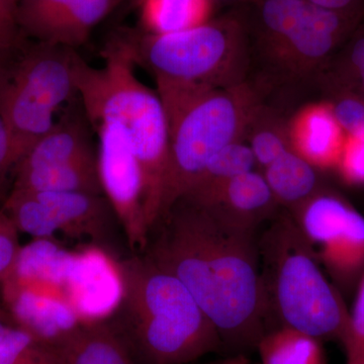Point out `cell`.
I'll return each mask as SVG.
<instances>
[{"label": "cell", "instance_id": "6da1fadb", "mask_svg": "<svg viewBox=\"0 0 364 364\" xmlns=\"http://www.w3.org/2000/svg\"><path fill=\"white\" fill-rule=\"evenodd\" d=\"M257 229L217 208L177 200L160 217L144 255L177 277L234 352L267 333Z\"/></svg>", "mask_w": 364, "mask_h": 364}, {"label": "cell", "instance_id": "7a4b0ae2", "mask_svg": "<svg viewBox=\"0 0 364 364\" xmlns=\"http://www.w3.org/2000/svg\"><path fill=\"white\" fill-rule=\"evenodd\" d=\"M105 65H88L76 53L77 93L90 123L119 127L135 153L144 178V213L148 231L162 214L170 163L168 122L158 92L136 78L133 62L116 37L102 52Z\"/></svg>", "mask_w": 364, "mask_h": 364}, {"label": "cell", "instance_id": "3957f363", "mask_svg": "<svg viewBox=\"0 0 364 364\" xmlns=\"http://www.w3.org/2000/svg\"><path fill=\"white\" fill-rule=\"evenodd\" d=\"M123 316L148 364H191L222 346L215 326L183 284L145 255L119 260Z\"/></svg>", "mask_w": 364, "mask_h": 364}, {"label": "cell", "instance_id": "277c9868", "mask_svg": "<svg viewBox=\"0 0 364 364\" xmlns=\"http://www.w3.org/2000/svg\"><path fill=\"white\" fill-rule=\"evenodd\" d=\"M156 83L166 112L170 143L162 215L191 193L218 152L242 140L259 107L243 83L228 88L162 80Z\"/></svg>", "mask_w": 364, "mask_h": 364}, {"label": "cell", "instance_id": "5b68a950", "mask_svg": "<svg viewBox=\"0 0 364 364\" xmlns=\"http://www.w3.org/2000/svg\"><path fill=\"white\" fill-rule=\"evenodd\" d=\"M267 316L315 339H343L349 315L289 215H275L258 239Z\"/></svg>", "mask_w": 364, "mask_h": 364}, {"label": "cell", "instance_id": "8992f818", "mask_svg": "<svg viewBox=\"0 0 364 364\" xmlns=\"http://www.w3.org/2000/svg\"><path fill=\"white\" fill-rule=\"evenodd\" d=\"M116 38L134 65L149 71L156 81L228 88L242 85L247 68V30L229 16L181 32L128 30Z\"/></svg>", "mask_w": 364, "mask_h": 364}, {"label": "cell", "instance_id": "52a82bcc", "mask_svg": "<svg viewBox=\"0 0 364 364\" xmlns=\"http://www.w3.org/2000/svg\"><path fill=\"white\" fill-rule=\"evenodd\" d=\"M254 6L261 44L296 74L324 64L363 16L329 11L308 0H260Z\"/></svg>", "mask_w": 364, "mask_h": 364}, {"label": "cell", "instance_id": "ba28073f", "mask_svg": "<svg viewBox=\"0 0 364 364\" xmlns=\"http://www.w3.org/2000/svg\"><path fill=\"white\" fill-rule=\"evenodd\" d=\"M294 222L335 279L347 282L364 268V217L348 203L318 191L293 210Z\"/></svg>", "mask_w": 364, "mask_h": 364}, {"label": "cell", "instance_id": "9c48e42d", "mask_svg": "<svg viewBox=\"0 0 364 364\" xmlns=\"http://www.w3.org/2000/svg\"><path fill=\"white\" fill-rule=\"evenodd\" d=\"M91 124L98 136L97 166L102 193L111 203L132 250L143 252L149 231L144 213L142 169L116 124L98 121Z\"/></svg>", "mask_w": 364, "mask_h": 364}, {"label": "cell", "instance_id": "30bf717a", "mask_svg": "<svg viewBox=\"0 0 364 364\" xmlns=\"http://www.w3.org/2000/svg\"><path fill=\"white\" fill-rule=\"evenodd\" d=\"M75 56L72 48L41 43L6 79V92L23 107L55 114L78 95L74 75Z\"/></svg>", "mask_w": 364, "mask_h": 364}, {"label": "cell", "instance_id": "8fae6325", "mask_svg": "<svg viewBox=\"0 0 364 364\" xmlns=\"http://www.w3.org/2000/svg\"><path fill=\"white\" fill-rule=\"evenodd\" d=\"M119 260L98 245L73 251L64 293L80 324L107 322L123 299Z\"/></svg>", "mask_w": 364, "mask_h": 364}, {"label": "cell", "instance_id": "7c38bea8", "mask_svg": "<svg viewBox=\"0 0 364 364\" xmlns=\"http://www.w3.org/2000/svg\"><path fill=\"white\" fill-rule=\"evenodd\" d=\"M119 0H21L16 23L40 43L74 48Z\"/></svg>", "mask_w": 364, "mask_h": 364}, {"label": "cell", "instance_id": "4fadbf2b", "mask_svg": "<svg viewBox=\"0 0 364 364\" xmlns=\"http://www.w3.org/2000/svg\"><path fill=\"white\" fill-rule=\"evenodd\" d=\"M0 287L4 306L16 325L41 343L52 344L80 325L62 289L9 282H1Z\"/></svg>", "mask_w": 364, "mask_h": 364}, {"label": "cell", "instance_id": "5bb4252c", "mask_svg": "<svg viewBox=\"0 0 364 364\" xmlns=\"http://www.w3.org/2000/svg\"><path fill=\"white\" fill-rule=\"evenodd\" d=\"M49 210L57 233L71 238L102 241L107 238L112 219L111 203L102 195L85 193H36Z\"/></svg>", "mask_w": 364, "mask_h": 364}, {"label": "cell", "instance_id": "9a60e30c", "mask_svg": "<svg viewBox=\"0 0 364 364\" xmlns=\"http://www.w3.org/2000/svg\"><path fill=\"white\" fill-rule=\"evenodd\" d=\"M191 202L219 208L255 229L274 218L279 205L264 176L255 170L232 177L200 200Z\"/></svg>", "mask_w": 364, "mask_h": 364}, {"label": "cell", "instance_id": "2e32d148", "mask_svg": "<svg viewBox=\"0 0 364 364\" xmlns=\"http://www.w3.org/2000/svg\"><path fill=\"white\" fill-rule=\"evenodd\" d=\"M291 149L316 168L338 164L345 134L328 104L314 105L299 112L289 128Z\"/></svg>", "mask_w": 364, "mask_h": 364}, {"label": "cell", "instance_id": "e0dca14e", "mask_svg": "<svg viewBox=\"0 0 364 364\" xmlns=\"http://www.w3.org/2000/svg\"><path fill=\"white\" fill-rule=\"evenodd\" d=\"M47 345L54 364H133L123 340L107 322L78 325Z\"/></svg>", "mask_w": 364, "mask_h": 364}, {"label": "cell", "instance_id": "ac0fdd59", "mask_svg": "<svg viewBox=\"0 0 364 364\" xmlns=\"http://www.w3.org/2000/svg\"><path fill=\"white\" fill-rule=\"evenodd\" d=\"M72 258L73 251L66 250L54 238L33 239L21 246L11 269L1 282L40 284L64 291Z\"/></svg>", "mask_w": 364, "mask_h": 364}, {"label": "cell", "instance_id": "d6986e66", "mask_svg": "<svg viewBox=\"0 0 364 364\" xmlns=\"http://www.w3.org/2000/svg\"><path fill=\"white\" fill-rule=\"evenodd\" d=\"M14 189L36 193H85L102 195L97 156L54 166L18 172Z\"/></svg>", "mask_w": 364, "mask_h": 364}, {"label": "cell", "instance_id": "ffe728a7", "mask_svg": "<svg viewBox=\"0 0 364 364\" xmlns=\"http://www.w3.org/2000/svg\"><path fill=\"white\" fill-rule=\"evenodd\" d=\"M97 156L80 122H61L39 139L18 163V172L54 166Z\"/></svg>", "mask_w": 364, "mask_h": 364}, {"label": "cell", "instance_id": "44dd1931", "mask_svg": "<svg viewBox=\"0 0 364 364\" xmlns=\"http://www.w3.org/2000/svg\"><path fill=\"white\" fill-rule=\"evenodd\" d=\"M263 176L277 205L291 210L320 191L316 167L293 149L264 168Z\"/></svg>", "mask_w": 364, "mask_h": 364}, {"label": "cell", "instance_id": "7402d4cb", "mask_svg": "<svg viewBox=\"0 0 364 364\" xmlns=\"http://www.w3.org/2000/svg\"><path fill=\"white\" fill-rule=\"evenodd\" d=\"M212 0H136L143 32L163 35L212 20Z\"/></svg>", "mask_w": 364, "mask_h": 364}, {"label": "cell", "instance_id": "603a6c76", "mask_svg": "<svg viewBox=\"0 0 364 364\" xmlns=\"http://www.w3.org/2000/svg\"><path fill=\"white\" fill-rule=\"evenodd\" d=\"M257 349L262 364H322L318 340L289 327L267 332Z\"/></svg>", "mask_w": 364, "mask_h": 364}, {"label": "cell", "instance_id": "cb8c5ba5", "mask_svg": "<svg viewBox=\"0 0 364 364\" xmlns=\"http://www.w3.org/2000/svg\"><path fill=\"white\" fill-rule=\"evenodd\" d=\"M255 165V158L248 144L243 143V140L229 144L210 159L195 188L183 198L200 200L232 177L254 170Z\"/></svg>", "mask_w": 364, "mask_h": 364}, {"label": "cell", "instance_id": "d4e9b609", "mask_svg": "<svg viewBox=\"0 0 364 364\" xmlns=\"http://www.w3.org/2000/svg\"><path fill=\"white\" fill-rule=\"evenodd\" d=\"M248 131H250L248 145L252 150L256 164H259L262 168H267L284 153L291 149L289 130L287 131L273 117L263 116L260 109L254 114Z\"/></svg>", "mask_w": 364, "mask_h": 364}, {"label": "cell", "instance_id": "484cf974", "mask_svg": "<svg viewBox=\"0 0 364 364\" xmlns=\"http://www.w3.org/2000/svg\"><path fill=\"white\" fill-rule=\"evenodd\" d=\"M0 364H54V361L47 344L14 326L0 341Z\"/></svg>", "mask_w": 364, "mask_h": 364}, {"label": "cell", "instance_id": "4316f807", "mask_svg": "<svg viewBox=\"0 0 364 364\" xmlns=\"http://www.w3.org/2000/svg\"><path fill=\"white\" fill-rule=\"evenodd\" d=\"M333 116L345 136L364 130V97L356 91L337 88L332 102H328Z\"/></svg>", "mask_w": 364, "mask_h": 364}, {"label": "cell", "instance_id": "83f0119b", "mask_svg": "<svg viewBox=\"0 0 364 364\" xmlns=\"http://www.w3.org/2000/svg\"><path fill=\"white\" fill-rule=\"evenodd\" d=\"M347 364H364V274L343 339Z\"/></svg>", "mask_w": 364, "mask_h": 364}, {"label": "cell", "instance_id": "f1b7e54d", "mask_svg": "<svg viewBox=\"0 0 364 364\" xmlns=\"http://www.w3.org/2000/svg\"><path fill=\"white\" fill-rule=\"evenodd\" d=\"M337 167L347 181L364 184V130L355 135L345 136Z\"/></svg>", "mask_w": 364, "mask_h": 364}, {"label": "cell", "instance_id": "f546056e", "mask_svg": "<svg viewBox=\"0 0 364 364\" xmlns=\"http://www.w3.org/2000/svg\"><path fill=\"white\" fill-rule=\"evenodd\" d=\"M18 231L11 218L4 210H0V282L11 269L20 251Z\"/></svg>", "mask_w": 364, "mask_h": 364}, {"label": "cell", "instance_id": "4dcf8cb0", "mask_svg": "<svg viewBox=\"0 0 364 364\" xmlns=\"http://www.w3.org/2000/svg\"><path fill=\"white\" fill-rule=\"evenodd\" d=\"M21 157L6 119L0 112V179L14 166H18Z\"/></svg>", "mask_w": 364, "mask_h": 364}, {"label": "cell", "instance_id": "1f68e13d", "mask_svg": "<svg viewBox=\"0 0 364 364\" xmlns=\"http://www.w3.org/2000/svg\"><path fill=\"white\" fill-rule=\"evenodd\" d=\"M314 6L338 11V13L359 14H364V0H308Z\"/></svg>", "mask_w": 364, "mask_h": 364}, {"label": "cell", "instance_id": "d6a6232c", "mask_svg": "<svg viewBox=\"0 0 364 364\" xmlns=\"http://www.w3.org/2000/svg\"><path fill=\"white\" fill-rule=\"evenodd\" d=\"M21 0H0V21L16 28V18Z\"/></svg>", "mask_w": 364, "mask_h": 364}, {"label": "cell", "instance_id": "836d02e7", "mask_svg": "<svg viewBox=\"0 0 364 364\" xmlns=\"http://www.w3.org/2000/svg\"><path fill=\"white\" fill-rule=\"evenodd\" d=\"M16 36V28L0 21V51H7L11 47Z\"/></svg>", "mask_w": 364, "mask_h": 364}, {"label": "cell", "instance_id": "e575fe53", "mask_svg": "<svg viewBox=\"0 0 364 364\" xmlns=\"http://www.w3.org/2000/svg\"><path fill=\"white\" fill-rule=\"evenodd\" d=\"M14 326L16 325L14 318H11V314L7 312L4 306H0V341L6 336L9 330Z\"/></svg>", "mask_w": 364, "mask_h": 364}, {"label": "cell", "instance_id": "d590c367", "mask_svg": "<svg viewBox=\"0 0 364 364\" xmlns=\"http://www.w3.org/2000/svg\"><path fill=\"white\" fill-rule=\"evenodd\" d=\"M218 364H249V361L243 355H236Z\"/></svg>", "mask_w": 364, "mask_h": 364}, {"label": "cell", "instance_id": "8d00e7d4", "mask_svg": "<svg viewBox=\"0 0 364 364\" xmlns=\"http://www.w3.org/2000/svg\"><path fill=\"white\" fill-rule=\"evenodd\" d=\"M214 4H252L253 6L260 0H212Z\"/></svg>", "mask_w": 364, "mask_h": 364}, {"label": "cell", "instance_id": "74e56055", "mask_svg": "<svg viewBox=\"0 0 364 364\" xmlns=\"http://www.w3.org/2000/svg\"><path fill=\"white\" fill-rule=\"evenodd\" d=\"M6 52V51H0V87H1L2 85H4V81H6V79H4V68H2L1 61V56Z\"/></svg>", "mask_w": 364, "mask_h": 364}, {"label": "cell", "instance_id": "f35d334b", "mask_svg": "<svg viewBox=\"0 0 364 364\" xmlns=\"http://www.w3.org/2000/svg\"><path fill=\"white\" fill-rule=\"evenodd\" d=\"M363 97H364V95H363Z\"/></svg>", "mask_w": 364, "mask_h": 364}]
</instances>
